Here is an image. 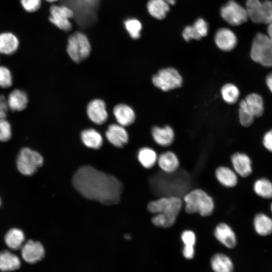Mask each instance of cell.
I'll use <instances>...</instances> for the list:
<instances>
[{
    "label": "cell",
    "instance_id": "obj_50",
    "mask_svg": "<svg viewBox=\"0 0 272 272\" xmlns=\"http://www.w3.org/2000/svg\"><path fill=\"white\" fill-rule=\"evenodd\" d=\"M270 210H271V213H272V203H271V204L270 205Z\"/></svg>",
    "mask_w": 272,
    "mask_h": 272
},
{
    "label": "cell",
    "instance_id": "obj_7",
    "mask_svg": "<svg viewBox=\"0 0 272 272\" xmlns=\"http://www.w3.org/2000/svg\"><path fill=\"white\" fill-rule=\"evenodd\" d=\"M183 204V201L179 197H162L150 201L147 205V209L152 214L161 213L177 218Z\"/></svg>",
    "mask_w": 272,
    "mask_h": 272
},
{
    "label": "cell",
    "instance_id": "obj_38",
    "mask_svg": "<svg viewBox=\"0 0 272 272\" xmlns=\"http://www.w3.org/2000/svg\"><path fill=\"white\" fill-rule=\"evenodd\" d=\"M12 84V76L10 70L5 66H0V87L8 88Z\"/></svg>",
    "mask_w": 272,
    "mask_h": 272
},
{
    "label": "cell",
    "instance_id": "obj_9",
    "mask_svg": "<svg viewBox=\"0 0 272 272\" xmlns=\"http://www.w3.org/2000/svg\"><path fill=\"white\" fill-rule=\"evenodd\" d=\"M49 21L59 29L70 31L73 27L70 19L74 16L73 10L64 5H52L50 8Z\"/></svg>",
    "mask_w": 272,
    "mask_h": 272
},
{
    "label": "cell",
    "instance_id": "obj_23",
    "mask_svg": "<svg viewBox=\"0 0 272 272\" xmlns=\"http://www.w3.org/2000/svg\"><path fill=\"white\" fill-rule=\"evenodd\" d=\"M215 176L218 181L223 186L233 187L238 183L236 174L231 169L226 166H220L215 171Z\"/></svg>",
    "mask_w": 272,
    "mask_h": 272
},
{
    "label": "cell",
    "instance_id": "obj_41",
    "mask_svg": "<svg viewBox=\"0 0 272 272\" xmlns=\"http://www.w3.org/2000/svg\"><path fill=\"white\" fill-rule=\"evenodd\" d=\"M182 36L187 42L191 40H199L201 38L198 35L192 25L186 26L182 32Z\"/></svg>",
    "mask_w": 272,
    "mask_h": 272
},
{
    "label": "cell",
    "instance_id": "obj_48",
    "mask_svg": "<svg viewBox=\"0 0 272 272\" xmlns=\"http://www.w3.org/2000/svg\"><path fill=\"white\" fill-rule=\"evenodd\" d=\"M45 1L49 3H54V2H57L58 0H45Z\"/></svg>",
    "mask_w": 272,
    "mask_h": 272
},
{
    "label": "cell",
    "instance_id": "obj_28",
    "mask_svg": "<svg viewBox=\"0 0 272 272\" xmlns=\"http://www.w3.org/2000/svg\"><path fill=\"white\" fill-rule=\"evenodd\" d=\"M253 225L256 232L260 236H267L272 233V219L264 214L255 216Z\"/></svg>",
    "mask_w": 272,
    "mask_h": 272
},
{
    "label": "cell",
    "instance_id": "obj_18",
    "mask_svg": "<svg viewBox=\"0 0 272 272\" xmlns=\"http://www.w3.org/2000/svg\"><path fill=\"white\" fill-rule=\"evenodd\" d=\"M9 108L14 111L24 110L28 103L27 93L22 90L15 89L9 94L7 99Z\"/></svg>",
    "mask_w": 272,
    "mask_h": 272
},
{
    "label": "cell",
    "instance_id": "obj_49",
    "mask_svg": "<svg viewBox=\"0 0 272 272\" xmlns=\"http://www.w3.org/2000/svg\"><path fill=\"white\" fill-rule=\"evenodd\" d=\"M2 205V200H1V198L0 197V207Z\"/></svg>",
    "mask_w": 272,
    "mask_h": 272
},
{
    "label": "cell",
    "instance_id": "obj_20",
    "mask_svg": "<svg viewBox=\"0 0 272 272\" xmlns=\"http://www.w3.org/2000/svg\"><path fill=\"white\" fill-rule=\"evenodd\" d=\"M19 45L17 37L11 32L0 34V53L10 55L15 52Z\"/></svg>",
    "mask_w": 272,
    "mask_h": 272
},
{
    "label": "cell",
    "instance_id": "obj_42",
    "mask_svg": "<svg viewBox=\"0 0 272 272\" xmlns=\"http://www.w3.org/2000/svg\"><path fill=\"white\" fill-rule=\"evenodd\" d=\"M22 6L28 12L37 11L41 6V0H20Z\"/></svg>",
    "mask_w": 272,
    "mask_h": 272
},
{
    "label": "cell",
    "instance_id": "obj_33",
    "mask_svg": "<svg viewBox=\"0 0 272 272\" xmlns=\"http://www.w3.org/2000/svg\"><path fill=\"white\" fill-rule=\"evenodd\" d=\"M253 189L256 194L262 198H272V182L266 178L257 180L254 182Z\"/></svg>",
    "mask_w": 272,
    "mask_h": 272
},
{
    "label": "cell",
    "instance_id": "obj_27",
    "mask_svg": "<svg viewBox=\"0 0 272 272\" xmlns=\"http://www.w3.org/2000/svg\"><path fill=\"white\" fill-rule=\"evenodd\" d=\"M181 239L184 245L182 255L186 259H192L194 256V245L196 238L195 233L191 230L184 231L181 235Z\"/></svg>",
    "mask_w": 272,
    "mask_h": 272
},
{
    "label": "cell",
    "instance_id": "obj_12",
    "mask_svg": "<svg viewBox=\"0 0 272 272\" xmlns=\"http://www.w3.org/2000/svg\"><path fill=\"white\" fill-rule=\"evenodd\" d=\"M87 113L89 119L97 124L104 123L108 118L105 103L101 99H94L90 102L87 105Z\"/></svg>",
    "mask_w": 272,
    "mask_h": 272
},
{
    "label": "cell",
    "instance_id": "obj_3",
    "mask_svg": "<svg viewBox=\"0 0 272 272\" xmlns=\"http://www.w3.org/2000/svg\"><path fill=\"white\" fill-rule=\"evenodd\" d=\"M66 51L74 62L79 63L84 60L91 52V45L89 38L82 32H75L67 39Z\"/></svg>",
    "mask_w": 272,
    "mask_h": 272
},
{
    "label": "cell",
    "instance_id": "obj_2",
    "mask_svg": "<svg viewBox=\"0 0 272 272\" xmlns=\"http://www.w3.org/2000/svg\"><path fill=\"white\" fill-rule=\"evenodd\" d=\"M184 209L188 214L198 213L202 217L210 216L214 212L215 205L213 198L203 190L194 189L183 197Z\"/></svg>",
    "mask_w": 272,
    "mask_h": 272
},
{
    "label": "cell",
    "instance_id": "obj_26",
    "mask_svg": "<svg viewBox=\"0 0 272 272\" xmlns=\"http://www.w3.org/2000/svg\"><path fill=\"white\" fill-rule=\"evenodd\" d=\"M81 138L83 144L88 148L94 149L100 148L103 144V138L101 134L93 128L83 130L81 133Z\"/></svg>",
    "mask_w": 272,
    "mask_h": 272
},
{
    "label": "cell",
    "instance_id": "obj_19",
    "mask_svg": "<svg viewBox=\"0 0 272 272\" xmlns=\"http://www.w3.org/2000/svg\"><path fill=\"white\" fill-rule=\"evenodd\" d=\"M146 8L150 15L159 20L165 18L170 11V5L165 0H148Z\"/></svg>",
    "mask_w": 272,
    "mask_h": 272
},
{
    "label": "cell",
    "instance_id": "obj_39",
    "mask_svg": "<svg viewBox=\"0 0 272 272\" xmlns=\"http://www.w3.org/2000/svg\"><path fill=\"white\" fill-rule=\"evenodd\" d=\"M12 137V128L10 122L5 118L0 119V141H8Z\"/></svg>",
    "mask_w": 272,
    "mask_h": 272
},
{
    "label": "cell",
    "instance_id": "obj_47",
    "mask_svg": "<svg viewBox=\"0 0 272 272\" xmlns=\"http://www.w3.org/2000/svg\"><path fill=\"white\" fill-rule=\"evenodd\" d=\"M170 5H174L177 0H165Z\"/></svg>",
    "mask_w": 272,
    "mask_h": 272
},
{
    "label": "cell",
    "instance_id": "obj_4",
    "mask_svg": "<svg viewBox=\"0 0 272 272\" xmlns=\"http://www.w3.org/2000/svg\"><path fill=\"white\" fill-rule=\"evenodd\" d=\"M250 57L264 66L272 67V41L267 34H256L251 45Z\"/></svg>",
    "mask_w": 272,
    "mask_h": 272
},
{
    "label": "cell",
    "instance_id": "obj_13",
    "mask_svg": "<svg viewBox=\"0 0 272 272\" xmlns=\"http://www.w3.org/2000/svg\"><path fill=\"white\" fill-rule=\"evenodd\" d=\"M215 238L228 248H233L237 244L235 232L232 228L225 223L218 224L214 230Z\"/></svg>",
    "mask_w": 272,
    "mask_h": 272
},
{
    "label": "cell",
    "instance_id": "obj_21",
    "mask_svg": "<svg viewBox=\"0 0 272 272\" xmlns=\"http://www.w3.org/2000/svg\"><path fill=\"white\" fill-rule=\"evenodd\" d=\"M211 267L216 272H232L234 264L231 259L223 253H216L210 260Z\"/></svg>",
    "mask_w": 272,
    "mask_h": 272
},
{
    "label": "cell",
    "instance_id": "obj_5",
    "mask_svg": "<svg viewBox=\"0 0 272 272\" xmlns=\"http://www.w3.org/2000/svg\"><path fill=\"white\" fill-rule=\"evenodd\" d=\"M43 158L38 152L29 148H23L16 159L18 170L23 175H33L43 165Z\"/></svg>",
    "mask_w": 272,
    "mask_h": 272
},
{
    "label": "cell",
    "instance_id": "obj_35",
    "mask_svg": "<svg viewBox=\"0 0 272 272\" xmlns=\"http://www.w3.org/2000/svg\"><path fill=\"white\" fill-rule=\"evenodd\" d=\"M238 114L239 121L242 126L248 127L253 123L255 116L247 108L244 99L239 103Z\"/></svg>",
    "mask_w": 272,
    "mask_h": 272
},
{
    "label": "cell",
    "instance_id": "obj_40",
    "mask_svg": "<svg viewBox=\"0 0 272 272\" xmlns=\"http://www.w3.org/2000/svg\"><path fill=\"white\" fill-rule=\"evenodd\" d=\"M192 26L201 38L206 37L208 34L209 30V24L203 18H197L194 21Z\"/></svg>",
    "mask_w": 272,
    "mask_h": 272
},
{
    "label": "cell",
    "instance_id": "obj_16",
    "mask_svg": "<svg viewBox=\"0 0 272 272\" xmlns=\"http://www.w3.org/2000/svg\"><path fill=\"white\" fill-rule=\"evenodd\" d=\"M152 135L155 142L163 147L170 146L173 142L174 132L169 125L164 127L154 126L152 129Z\"/></svg>",
    "mask_w": 272,
    "mask_h": 272
},
{
    "label": "cell",
    "instance_id": "obj_31",
    "mask_svg": "<svg viewBox=\"0 0 272 272\" xmlns=\"http://www.w3.org/2000/svg\"><path fill=\"white\" fill-rule=\"evenodd\" d=\"M138 158L144 167L151 168L157 161L158 156L154 150L150 148L144 147L139 150Z\"/></svg>",
    "mask_w": 272,
    "mask_h": 272
},
{
    "label": "cell",
    "instance_id": "obj_17",
    "mask_svg": "<svg viewBox=\"0 0 272 272\" xmlns=\"http://www.w3.org/2000/svg\"><path fill=\"white\" fill-rule=\"evenodd\" d=\"M113 112L118 124L123 126L129 125L135 120V115L133 110L126 104L116 105Z\"/></svg>",
    "mask_w": 272,
    "mask_h": 272
},
{
    "label": "cell",
    "instance_id": "obj_11",
    "mask_svg": "<svg viewBox=\"0 0 272 272\" xmlns=\"http://www.w3.org/2000/svg\"><path fill=\"white\" fill-rule=\"evenodd\" d=\"M214 41L221 50L228 52L232 50L237 44V38L231 29L222 27L217 30L214 35Z\"/></svg>",
    "mask_w": 272,
    "mask_h": 272
},
{
    "label": "cell",
    "instance_id": "obj_43",
    "mask_svg": "<svg viewBox=\"0 0 272 272\" xmlns=\"http://www.w3.org/2000/svg\"><path fill=\"white\" fill-rule=\"evenodd\" d=\"M9 107L7 99L3 95H0V119L6 117Z\"/></svg>",
    "mask_w": 272,
    "mask_h": 272
},
{
    "label": "cell",
    "instance_id": "obj_45",
    "mask_svg": "<svg viewBox=\"0 0 272 272\" xmlns=\"http://www.w3.org/2000/svg\"><path fill=\"white\" fill-rule=\"evenodd\" d=\"M265 81L267 87L272 93V72L266 76Z\"/></svg>",
    "mask_w": 272,
    "mask_h": 272
},
{
    "label": "cell",
    "instance_id": "obj_15",
    "mask_svg": "<svg viewBox=\"0 0 272 272\" xmlns=\"http://www.w3.org/2000/svg\"><path fill=\"white\" fill-rule=\"evenodd\" d=\"M231 161L235 171L240 176L246 177L252 173V162L246 154L235 153L232 155Z\"/></svg>",
    "mask_w": 272,
    "mask_h": 272
},
{
    "label": "cell",
    "instance_id": "obj_1",
    "mask_svg": "<svg viewBox=\"0 0 272 272\" xmlns=\"http://www.w3.org/2000/svg\"><path fill=\"white\" fill-rule=\"evenodd\" d=\"M75 188L86 198L105 205L119 202L122 183L115 177L85 165L79 168L73 177Z\"/></svg>",
    "mask_w": 272,
    "mask_h": 272
},
{
    "label": "cell",
    "instance_id": "obj_30",
    "mask_svg": "<svg viewBox=\"0 0 272 272\" xmlns=\"http://www.w3.org/2000/svg\"><path fill=\"white\" fill-rule=\"evenodd\" d=\"M261 4L259 0H247L245 4V9L248 18L254 23L262 24L261 20Z\"/></svg>",
    "mask_w": 272,
    "mask_h": 272
},
{
    "label": "cell",
    "instance_id": "obj_24",
    "mask_svg": "<svg viewBox=\"0 0 272 272\" xmlns=\"http://www.w3.org/2000/svg\"><path fill=\"white\" fill-rule=\"evenodd\" d=\"M160 168L167 173L175 171L179 167V161L177 156L172 152L167 151L161 154L157 159Z\"/></svg>",
    "mask_w": 272,
    "mask_h": 272
},
{
    "label": "cell",
    "instance_id": "obj_22",
    "mask_svg": "<svg viewBox=\"0 0 272 272\" xmlns=\"http://www.w3.org/2000/svg\"><path fill=\"white\" fill-rule=\"evenodd\" d=\"M21 266V261L17 255L8 250L0 252V270L11 271L17 270Z\"/></svg>",
    "mask_w": 272,
    "mask_h": 272
},
{
    "label": "cell",
    "instance_id": "obj_32",
    "mask_svg": "<svg viewBox=\"0 0 272 272\" xmlns=\"http://www.w3.org/2000/svg\"><path fill=\"white\" fill-rule=\"evenodd\" d=\"M221 93L224 101L230 104L236 103L240 96L239 89L232 83H227L223 85L221 90Z\"/></svg>",
    "mask_w": 272,
    "mask_h": 272
},
{
    "label": "cell",
    "instance_id": "obj_36",
    "mask_svg": "<svg viewBox=\"0 0 272 272\" xmlns=\"http://www.w3.org/2000/svg\"><path fill=\"white\" fill-rule=\"evenodd\" d=\"M176 220L177 217L158 213L152 218L151 221L156 227L169 228L175 224Z\"/></svg>",
    "mask_w": 272,
    "mask_h": 272
},
{
    "label": "cell",
    "instance_id": "obj_44",
    "mask_svg": "<svg viewBox=\"0 0 272 272\" xmlns=\"http://www.w3.org/2000/svg\"><path fill=\"white\" fill-rule=\"evenodd\" d=\"M262 143L264 147L272 152V129L267 131L263 137Z\"/></svg>",
    "mask_w": 272,
    "mask_h": 272
},
{
    "label": "cell",
    "instance_id": "obj_14",
    "mask_svg": "<svg viewBox=\"0 0 272 272\" xmlns=\"http://www.w3.org/2000/svg\"><path fill=\"white\" fill-rule=\"evenodd\" d=\"M105 135L107 140L116 147H122L128 141L126 130L119 124H110L106 131Z\"/></svg>",
    "mask_w": 272,
    "mask_h": 272
},
{
    "label": "cell",
    "instance_id": "obj_46",
    "mask_svg": "<svg viewBox=\"0 0 272 272\" xmlns=\"http://www.w3.org/2000/svg\"><path fill=\"white\" fill-rule=\"evenodd\" d=\"M267 35L272 41V23L267 25Z\"/></svg>",
    "mask_w": 272,
    "mask_h": 272
},
{
    "label": "cell",
    "instance_id": "obj_6",
    "mask_svg": "<svg viewBox=\"0 0 272 272\" xmlns=\"http://www.w3.org/2000/svg\"><path fill=\"white\" fill-rule=\"evenodd\" d=\"M155 86L163 91H168L182 86V78L174 67H168L160 70L152 79Z\"/></svg>",
    "mask_w": 272,
    "mask_h": 272
},
{
    "label": "cell",
    "instance_id": "obj_37",
    "mask_svg": "<svg viewBox=\"0 0 272 272\" xmlns=\"http://www.w3.org/2000/svg\"><path fill=\"white\" fill-rule=\"evenodd\" d=\"M262 24L272 23V1L265 0L261 5Z\"/></svg>",
    "mask_w": 272,
    "mask_h": 272
},
{
    "label": "cell",
    "instance_id": "obj_25",
    "mask_svg": "<svg viewBox=\"0 0 272 272\" xmlns=\"http://www.w3.org/2000/svg\"><path fill=\"white\" fill-rule=\"evenodd\" d=\"M25 236L24 232L18 228H12L5 234L4 240L7 246L12 250L21 249L24 243Z\"/></svg>",
    "mask_w": 272,
    "mask_h": 272
},
{
    "label": "cell",
    "instance_id": "obj_10",
    "mask_svg": "<svg viewBox=\"0 0 272 272\" xmlns=\"http://www.w3.org/2000/svg\"><path fill=\"white\" fill-rule=\"evenodd\" d=\"M23 259L30 264L36 263L43 259L45 249L43 245L38 241L29 240L24 243L21 248Z\"/></svg>",
    "mask_w": 272,
    "mask_h": 272
},
{
    "label": "cell",
    "instance_id": "obj_8",
    "mask_svg": "<svg viewBox=\"0 0 272 272\" xmlns=\"http://www.w3.org/2000/svg\"><path fill=\"white\" fill-rule=\"evenodd\" d=\"M222 19L230 25L239 26L246 22L248 17L245 8L234 0H229L220 8Z\"/></svg>",
    "mask_w": 272,
    "mask_h": 272
},
{
    "label": "cell",
    "instance_id": "obj_29",
    "mask_svg": "<svg viewBox=\"0 0 272 272\" xmlns=\"http://www.w3.org/2000/svg\"><path fill=\"white\" fill-rule=\"evenodd\" d=\"M249 110L255 117L261 116L264 112V102L262 97L255 93L247 95L244 99Z\"/></svg>",
    "mask_w": 272,
    "mask_h": 272
},
{
    "label": "cell",
    "instance_id": "obj_34",
    "mask_svg": "<svg viewBox=\"0 0 272 272\" xmlns=\"http://www.w3.org/2000/svg\"><path fill=\"white\" fill-rule=\"evenodd\" d=\"M124 28L130 37L133 39H137L141 36L142 24L138 19L131 18L124 22Z\"/></svg>",
    "mask_w": 272,
    "mask_h": 272
}]
</instances>
